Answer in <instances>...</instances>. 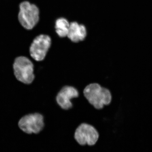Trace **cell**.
<instances>
[{"label":"cell","instance_id":"cell-2","mask_svg":"<svg viewBox=\"0 0 152 152\" xmlns=\"http://www.w3.org/2000/svg\"><path fill=\"white\" fill-rule=\"evenodd\" d=\"M12 65L14 75L18 80L26 84L33 82L35 78L34 64L29 58L24 56L17 57Z\"/></svg>","mask_w":152,"mask_h":152},{"label":"cell","instance_id":"cell-7","mask_svg":"<svg viewBox=\"0 0 152 152\" xmlns=\"http://www.w3.org/2000/svg\"><path fill=\"white\" fill-rule=\"evenodd\" d=\"M79 92L77 88L71 86H64L57 94L56 100L62 109L67 110L72 109L73 104L72 100L78 97Z\"/></svg>","mask_w":152,"mask_h":152},{"label":"cell","instance_id":"cell-3","mask_svg":"<svg viewBox=\"0 0 152 152\" xmlns=\"http://www.w3.org/2000/svg\"><path fill=\"white\" fill-rule=\"evenodd\" d=\"M19 7L18 18L20 25L26 30L33 29L39 20V8L28 1L23 2Z\"/></svg>","mask_w":152,"mask_h":152},{"label":"cell","instance_id":"cell-8","mask_svg":"<svg viewBox=\"0 0 152 152\" xmlns=\"http://www.w3.org/2000/svg\"><path fill=\"white\" fill-rule=\"evenodd\" d=\"M86 28L83 24L76 22L71 23L67 37L72 42H79L83 41L87 36Z\"/></svg>","mask_w":152,"mask_h":152},{"label":"cell","instance_id":"cell-4","mask_svg":"<svg viewBox=\"0 0 152 152\" xmlns=\"http://www.w3.org/2000/svg\"><path fill=\"white\" fill-rule=\"evenodd\" d=\"M99 137V133L96 128L86 123L80 125L74 134L76 141L81 146H94L97 142Z\"/></svg>","mask_w":152,"mask_h":152},{"label":"cell","instance_id":"cell-6","mask_svg":"<svg viewBox=\"0 0 152 152\" xmlns=\"http://www.w3.org/2000/svg\"><path fill=\"white\" fill-rule=\"evenodd\" d=\"M52 39L49 36L41 34L35 38L29 48L30 56L37 61H42L45 59L50 48Z\"/></svg>","mask_w":152,"mask_h":152},{"label":"cell","instance_id":"cell-5","mask_svg":"<svg viewBox=\"0 0 152 152\" xmlns=\"http://www.w3.org/2000/svg\"><path fill=\"white\" fill-rule=\"evenodd\" d=\"M18 125L21 130L27 134H39L45 128L44 116L39 113L29 114L22 118Z\"/></svg>","mask_w":152,"mask_h":152},{"label":"cell","instance_id":"cell-9","mask_svg":"<svg viewBox=\"0 0 152 152\" xmlns=\"http://www.w3.org/2000/svg\"><path fill=\"white\" fill-rule=\"evenodd\" d=\"M70 24L65 18H61L57 19L55 23V29L59 37L61 38L67 37Z\"/></svg>","mask_w":152,"mask_h":152},{"label":"cell","instance_id":"cell-1","mask_svg":"<svg viewBox=\"0 0 152 152\" xmlns=\"http://www.w3.org/2000/svg\"><path fill=\"white\" fill-rule=\"evenodd\" d=\"M83 93L89 103L97 110L102 109L104 106L109 105L113 100L111 91L98 83L87 85Z\"/></svg>","mask_w":152,"mask_h":152}]
</instances>
